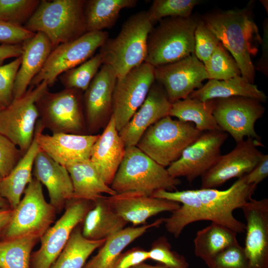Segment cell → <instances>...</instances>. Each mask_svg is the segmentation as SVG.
<instances>
[{
  "label": "cell",
  "mask_w": 268,
  "mask_h": 268,
  "mask_svg": "<svg viewBox=\"0 0 268 268\" xmlns=\"http://www.w3.org/2000/svg\"><path fill=\"white\" fill-rule=\"evenodd\" d=\"M257 186L248 184L244 175L225 190L201 188L170 192L160 190L151 196L182 204L169 217L164 218L167 231L176 238L187 226L201 220L219 224L238 234L245 231V224L237 219L233 212L252 199Z\"/></svg>",
  "instance_id": "1"
},
{
  "label": "cell",
  "mask_w": 268,
  "mask_h": 268,
  "mask_svg": "<svg viewBox=\"0 0 268 268\" xmlns=\"http://www.w3.org/2000/svg\"><path fill=\"white\" fill-rule=\"evenodd\" d=\"M202 20L236 61L241 75L254 83L255 68L252 56L262 39L250 9L229 10L206 14Z\"/></svg>",
  "instance_id": "2"
},
{
  "label": "cell",
  "mask_w": 268,
  "mask_h": 268,
  "mask_svg": "<svg viewBox=\"0 0 268 268\" xmlns=\"http://www.w3.org/2000/svg\"><path fill=\"white\" fill-rule=\"evenodd\" d=\"M84 0H42L26 22L25 28L41 32L53 49L74 40L87 32L84 15Z\"/></svg>",
  "instance_id": "3"
},
{
  "label": "cell",
  "mask_w": 268,
  "mask_h": 268,
  "mask_svg": "<svg viewBox=\"0 0 268 268\" xmlns=\"http://www.w3.org/2000/svg\"><path fill=\"white\" fill-rule=\"evenodd\" d=\"M153 27L146 11L131 15L119 34L100 48L103 64L110 66L117 78L145 62L148 36Z\"/></svg>",
  "instance_id": "4"
},
{
  "label": "cell",
  "mask_w": 268,
  "mask_h": 268,
  "mask_svg": "<svg viewBox=\"0 0 268 268\" xmlns=\"http://www.w3.org/2000/svg\"><path fill=\"white\" fill-rule=\"evenodd\" d=\"M180 182L167 169L134 146L126 148L111 188L117 193L138 192L151 196L160 190L177 191Z\"/></svg>",
  "instance_id": "5"
},
{
  "label": "cell",
  "mask_w": 268,
  "mask_h": 268,
  "mask_svg": "<svg viewBox=\"0 0 268 268\" xmlns=\"http://www.w3.org/2000/svg\"><path fill=\"white\" fill-rule=\"evenodd\" d=\"M198 21L191 16L167 17L159 21L148 36L145 62L156 67L194 54Z\"/></svg>",
  "instance_id": "6"
},
{
  "label": "cell",
  "mask_w": 268,
  "mask_h": 268,
  "mask_svg": "<svg viewBox=\"0 0 268 268\" xmlns=\"http://www.w3.org/2000/svg\"><path fill=\"white\" fill-rule=\"evenodd\" d=\"M202 133L192 123L167 116L150 126L136 146L165 168L178 159L183 151Z\"/></svg>",
  "instance_id": "7"
},
{
  "label": "cell",
  "mask_w": 268,
  "mask_h": 268,
  "mask_svg": "<svg viewBox=\"0 0 268 268\" xmlns=\"http://www.w3.org/2000/svg\"><path fill=\"white\" fill-rule=\"evenodd\" d=\"M36 106L39 121L52 134H88L82 91L65 88L51 92L47 90L37 101Z\"/></svg>",
  "instance_id": "8"
},
{
  "label": "cell",
  "mask_w": 268,
  "mask_h": 268,
  "mask_svg": "<svg viewBox=\"0 0 268 268\" xmlns=\"http://www.w3.org/2000/svg\"><path fill=\"white\" fill-rule=\"evenodd\" d=\"M23 194L13 209L9 223L0 232V238L11 239L27 235L41 238L54 222L57 211L46 201L40 182L33 178Z\"/></svg>",
  "instance_id": "9"
},
{
  "label": "cell",
  "mask_w": 268,
  "mask_h": 268,
  "mask_svg": "<svg viewBox=\"0 0 268 268\" xmlns=\"http://www.w3.org/2000/svg\"><path fill=\"white\" fill-rule=\"evenodd\" d=\"M48 87L46 81L29 86L22 96L14 98L0 111V134L16 145L23 155L33 142L39 119L36 102Z\"/></svg>",
  "instance_id": "10"
},
{
  "label": "cell",
  "mask_w": 268,
  "mask_h": 268,
  "mask_svg": "<svg viewBox=\"0 0 268 268\" xmlns=\"http://www.w3.org/2000/svg\"><path fill=\"white\" fill-rule=\"evenodd\" d=\"M106 31L87 32L79 38L61 44L54 49L29 86L46 81L52 86L57 77L93 56L108 38Z\"/></svg>",
  "instance_id": "11"
},
{
  "label": "cell",
  "mask_w": 268,
  "mask_h": 268,
  "mask_svg": "<svg viewBox=\"0 0 268 268\" xmlns=\"http://www.w3.org/2000/svg\"><path fill=\"white\" fill-rule=\"evenodd\" d=\"M93 205L92 201L80 199L67 201L63 214L41 236L38 250L32 252L30 268H51Z\"/></svg>",
  "instance_id": "12"
},
{
  "label": "cell",
  "mask_w": 268,
  "mask_h": 268,
  "mask_svg": "<svg viewBox=\"0 0 268 268\" xmlns=\"http://www.w3.org/2000/svg\"><path fill=\"white\" fill-rule=\"evenodd\" d=\"M155 81L154 67L146 62L117 78L113 92L112 116L118 132L142 104Z\"/></svg>",
  "instance_id": "13"
},
{
  "label": "cell",
  "mask_w": 268,
  "mask_h": 268,
  "mask_svg": "<svg viewBox=\"0 0 268 268\" xmlns=\"http://www.w3.org/2000/svg\"><path fill=\"white\" fill-rule=\"evenodd\" d=\"M265 111L262 103L257 100L235 96L216 99L213 115L220 130L238 143L245 136L260 140L255 125Z\"/></svg>",
  "instance_id": "14"
},
{
  "label": "cell",
  "mask_w": 268,
  "mask_h": 268,
  "mask_svg": "<svg viewBox=\"0 0 268 268\" xmlns=\"http://www.w3.org/2000/svg\"><path fill=\"white\" fill-rule=\"evenodd\" d=\"M227 137L228 134L221 130L202 133L183 151L179 158L168 167V173L176 178L185 177L191 183L216 163Z\"/></svg>",
  "instance_id": "15"
},
{
  "label": "cell",
  "mask_w": 268,
  "mask_h": 268,
  "mask_svg": "<svg viewBox=\"0 0 268 268\" xmlns=\"http://www.w3.org/2000/svg\"><path fill=\"white\" fill-rule=\"evenodd\" d=\"M155 81L163 87L171 103L187 98L207 79L203 64L195 54L175 62L154 67Z\"/></svg>",
  "instance_id": "16"
},
{
  "label": "cell",
  "mask_w": 268,
  "mask_h": 268,
  "mask_svg": "<svg viewBox=\"0 0 268 268\" xmlns=\"http://www.w3.org/2000/svg\"><path fill=\"white\" fill-rule=\"evenodd\" d=\"M260 140L247 137L238 143L230 152L221 155L213 166L201 177L202 189H215L234 178H240L250 172L263 153L258 147Z\"/></svg>",
  "instance_id": "17"
},
{
  "label": "cell",
  "mask_w": 268,
  "mask_h": 268,
  "mask_svg": "<svg viewBox=\"0 0 268 268\" xmlns=\"http://www.w3.org/2000/svg\"><path fill=\"white\" fill-rule=\"evenodd\" d=\"M117 78L112 67L103 64L83 95L84 118L90 134L105 127L112 115Z\"/></svg>",
  "instance_id": "18"
},
{
  "label": "cell",
  "mask_w": 268,
  "mask_h": 268,
  "mask_svg": "<svg viewBox=\"0 0 268 268\" xmlns=\"http://www.w3.org/2000/svg\"><path fill=\"white\" fill-rule=\"evenodd\" d=\"M241 208L246 221L243 248L248 268H268V199H251Z\"/></svg>",
  "instance_id": "19"
},
{
  "label": "cell",
  "mask_w": 268,
  "mask_h": 268,
  "mask_svg": "<svg viewBox=\"0 0 268 268\" xmlns=\"http://www.w3.org/2000/svg\"><path fill=\"white\" fill-rule=\"evenodd\" d=\"M44 128L38 120L34 137L40 150L65 167L90 159L92 148L99 134L42 133Z\"/></svg>",
  "instance_id": "20"
},
{
  "label": "cell",
  "mask_w": 268,
  "mask_h": 268,
  "mask_svg": "<svg viewBox=\"0 0 268 268\" xmlns=\"http://www.w3.org/2000/svg\"><path fill=\"white\" fill-rule=\"evenodd\" d=\"M171 103L163 87L155 81L142 104L119 132L125 147L136 146L150 126L169 116Z\"/></svg>",
  "instance_id": "21"
},
{
  "label": "cell",
  "mask_w": 268,
  "mask_h": 268,
  "mask_svg": "<svg viewBox=\"0 0 268 268\" xmlns=\"http://www.w3.org/2000/svg\"><path fill=\"white\" fill-rule=\"evenodd\" d=\"M106 199L119 216L134 226L145 224L150 217L160 212H172L181 205L176 201L153 197L138 192L117 193L106 197Z\"/></svg>",
  "instance_id": "22"
},
{
  "label": "cell",
  "mask_w": 268,
  "mask_h": 268,
  "mask_svg": "<svg viewBox=\"0 0 268 268\" xmlns=\"http://www.w3.org/2000/svg\"><path fill=\"white\" fill-rule=\"evenodd\" d=\"M32 175L47 188L50 203L60 212L72 199L73 186L67 168L41 150L36 155Z\"/></svg>",
  "instance_id": "23"
},
{
  "label": "cell",
  "mask_w": 268,
  "mask_h": 268,
  "mask_svg": "<svg viewBox=\"0 0 268 268\" xmlns=\"http://www.w3.org/2000/svg\"><path fill=\"white\" fill-rule=\"evenodd\" d=\"M126 148L111 116L93 144L90 158L101 179L109 186L123 159Z\"/></svg>",
  "instance_id": "24"
},
{
  "label": "cell",
  "mask_w": 268,
  "mask_h": 268,
  "mask_svg": "<svg viewBox=\"0 0 268 268\" xmlns=\"http://www.w3.org/2000/svg\"><path fill=\"white\" fill-rule=\"evenodd\" d=\"M21 63L13 87V99L22 96L33 78L39 72L53 50L48 37L37 32L22 43Z\"/></svg>",
  "instance_id": "25"
},
{
  "label": "cell",
  "mask_w": 268,
  "mask_h": 268,
  "mask_svg": "<svg viewBox=\"0 0 268 268\" xmlns=\"http://www.w3.org/2000/svg\"><path fill=\"white\" fill-rule=\"evenodd\" d=\"M82 222V235L93 241L106 239L128 223L113 209L104 196L93 201Z\"/></svg>",
  "instance_id": "26"
},
{
  "label": "cell",
  "mask_w": 268,
  "mask_h": 268,
  "mask_svg": "<svg viewBox=\"0 0 268 268\" xmlns=\"http://www.w3.org/2000/svg\"><path fill=\"white\" fill-rule=\"evenodd\" d=\"M235 96L250 98L261 103L265 102L267 99L265 93L260 90L257 85L250 82L242 75L226 80H209L188 97L206 101Z\"/></svg>",
  "instance_id": "27"
},
{
  "label": "cell",
  "mask_w": 268,
  "mask_h": 268,
  "mask_svg": "<svg viewBox=\"0 0 268 268\" xmlns=\"http://www.w3.org/2000/svg\"><path fill=\"white\" fill-rule=\"evenodd\" d=\"M164 223V218L138 227H129L113 234L106 239L98 253L83 268H113L122 251L134 240L153 227Z\"/></svg>",
  "instance_id": "28"
},
{
  "label": "cell",
  "mask_w": 268,
  "mask_h": 268,
  "mask_svg": "<svg viewBox=\"0 0 268 268\" xmlns=\"http://www.w3.org/2000/svg\"><path fill=\"white\" fill-rule=\"evenodd\" d=\"M40 150L34 137L30 146L17 164L0 182V194L7 200L12 209L18 204L25 189L33 178L34 162Z\"/></svg>",
  "instance_id": "29"
},
{
  "label": "cell",
  "mask_w": 268,
  "mask_h": 268,
  "mask_svg": "<svg viewBox=\"0 0 268 268\" xmlns=\"http://www.w3.org/2000/svg\"><path fill=\"white\" fill-rule=\"evenodd\" d=\"M72 186V199L94 201L103 194L113 196L117 194L101 179L89 160L77 162L66 167Z\"/></svg>",
  "instance_id": "30"
},
{
  "label": "cell",
  "mask_w": 268,
  "mask_h": 268,
  "mask_svg": "<svg viewBox=\"0 0 268 268\" xmlns=\"http://www.w3.org/2000/svg\"><path fill=\"white\" fill-rule=\"evenodd\" d=\"M215 102V99L201 101L187 97L172 103L169 116L182 122L194 123L201 132L221 130L213 115Z\"/></svg>",
  "instance_id": "31"
},
{
  "label": "cell",
  "mask_w": 268,
  "mask_h": 268,
  "mask_svg": "<svg viewBox=\"0 0 268 268\" xmlns=\"http://www.w3.org/2000/svg\"><path fill=\"white\" fill-rule=\"evenodd\" d=\"M136 0H88L84 7L87 32L101 31L112 27L124 8L135 6Z\"/></svg>",
  "instance_id": "32"
},
{
  "label": "cell",
  "mask_w": 268,
  "mask_h": 268,
  "mask_svg": "<svg viewBox=\"0 0 268 268\" xmlns=\"http://www.w3.org/2000/svg\"><path fill=\"white\" fill-rule=\"evenodd\" d=\"M237 233L214 222L198 231L194 239L195 254L207 266L226 248L237 243Z\"/></svg>",
  "instance_id": "33"
},
{
  "label": "cell",
  "mask_w": 268,
  "mask_h": 268,
  "mask_svg": "<svg viewBox=\"0 0 268 268\" xmlns=\"http://www.w3.org/2000/svg\"><path fill=\"white\" fill-rule=\"evenodd\" d=\"M105 241L106 239L93 241L85 238L78 225L51 268H83L89 256L102 246Z\"/></svg>",
  "instance_id": "34"
},
{
  "label": "cell",
  "mask_w": 268,
  "mask_h": 268,
  "mask_svg": "<svg viewBox=\"0 0 268 268\" xmlns=\"http://www.w3.org/2000/svg\"><path fill=\"white\" fill-rule=\"evenodd\" d=\"M40 239L34 235L0 238V268H30L32 250Z\"/></svg>",
  "instance_id": "35"
},
{
  "label": "cell",
  "mask_w": 268,
  "mask_h": 268,
  "mask_svg": "<svg viewBox=\"0 0 268 268\" xmlns=\"http://www.w3.org/2000/svg\"><path fill=\"white\" fill-rule=\"evenodd\" d=\"M102 65L101 57L98 53L60 75L61 82L65 88L85 91Z\"/></svg>",
  "instance_id": "36"
},
{
  "label": "cell",
  "mask_w": 268,
  "mask_h": 268,
  "mask_svg": "<svg viewBox=\"0 0 268 268\" xmlns=\"http://www.w3.org/2000/svg\"><path fill=\"white\" fill-rule=\"evenodd\" d=\"M204 66L209 80H226L241 75L236 61L220 42Z\"/></svg>",
  "instance_id": "37"
},
{
  "label": "cell",
  "mask_w": 268,
  "mask_h": 268,
  "mask_svg": "<svg viewBox=\"0 0 268 268\" xmlns=\"http://www.w3.org/2000/svg\"><path fill=\"white\" fill-rule=\"evenodd\" d=\"M199 2L198 0H154L146 12L153 24L167 17H188Z\"/></svg>",
  "instance_id": "38"
},
{
  "label": "cell",
  "mask_w": 268,
  "mask_h": 268,
  "mask_svg": "<svg viewBox=\"0 0 268 268\" xmlns=\"http://www.w3.org/2000/svg\"><path fill=\"white\" fill-rule=\"evenodd\" d=\"M40 1L0 0V21L22 26L32 16Z\"/></svg>",
  "instance_id": "39"
},
{
  "label": "cell",
  "mask_w": 268,
  "mask_h": 268,
  "mask_svg": "<svg viewBox=\"0 0 268 268\" xmlns=\"http://www.w3.org/2000/svg\"><path fill=\"white\" fill-rule=\"evenodd\" d=\"M148 252V259L161 263L169 268H188L185 258L171 249L166 237H160L152 244Z\"/></svg>",
  "instance_id": "40"
},
{
  "label": "cell",
  "mask_w": 268,
  "mask_h": 268,
  "mask_svg": "<svg viewBox=\"0 0 268 268\" xmlns=\"http://www.w3.org/2000/svg\"><path fill=\"white\" fill-rule=\"evenodd\" d=\"M219 41L202 20L198 21L195 31V55L203 65L209 59Z\"/></svg>",
  "instance_id": "41"
},
{
  "label": "cell",
  "mask_w": 268,
  "mask_h": 268,
  "mask_svg": "<svg viewBox=\"0 0 268 268\" xmlns=\"http://www.w3.org/2000/svg\"><path fill=\"white\" fill-rule=\"evenodd\" d=\"M208 268H248L244 248L239 243L218 254L207 265Z\"/></svg>",
  "instance_id": "42"
},
{
  "label": "cell",
  "mask_w": 268,
  "mask_h": 268,
  "mask_svg": "<svg viewBox=\"0 0 268 268\" xmlns=\"http://www.w3.org/2000/svg\"><path fill=\"white\" fill-rule=\"evenodd\" d=\"M21 56L0 66V106L5 107L13 99V87Z\"/></svg>",
  "instance_id": "43"
},
{
  "label": "cell",
  "mask_w": 268,
  "mask_h": 268,
  "mask_svg": "<svg viewBox=\"0 0 268 268\" xmlns=\"http://www.w3.org/2000/svg\"><path fill=\"white\" fill-rule=\"evenodd\" d=\"M23 154L18 147L0 134V176H6L20 160Z\"/></svg>",
  "instance_id": "44"
},
{
  "label": "cell",
  "mask_w": 268,
  "mask_h": 268,
  "mask_svg": "<svg viewBox=\"0 0 268 268\" xmlns=\"http://www.w3.org/2000/svg\"><path fill=\"white\" fill-rule=\"evenodd\" d=\"M35 34L22 26L0 21V42L3 44H20Z\"/></svg>",
  "instance_id": "45"
},
{
  "label": "cell",
  "mask_w": 268,
  "mask_h": 268,
  "mask_svg": "<svg viewBox=\"0 0 268 268\" xmlns=\"http://www.w3.org/2000/svg\"><path fill=\"white\" fill-rule=\"evenodd\" d=\"M148 259L147 251L139 248H134L121 254L117 259L113 268H132Z\"/></svg>",
  "instance_id": "46"
},
{
  "label": "cell",
  "mask_w": 268,
  "mask_h": 268,
  "mask_svg": "<svg viewBox=\"0 0 268 268\" xmlns=\"http://www.w3.org/2000/svg\"><path fill=\"white\" fill-rule=\"evenodd\" d=\"M268 176V155L264 154L253 169L245 175L248 184L256 186L267 178Z\"/></svg>",
  "instance_id": "47"
},
{
  "label": "cell",
  "mask_w": 268,
  "mask_h": 268,
  "mask_svg": "<svg viewBox=\"0 0 268 268\" xmlns=\"http://www.w3.org/2000/svg\"><path fill=\"white\" fill-rule=\"evenodd\" d=\"M268 19L264 21V35L262 39V54L257 66V70L262 72L265 75L268 74Z\"/></svg>",
  "instance_id": "48"
},
{
  "label": "cell",
  "mask_w": 268,
  "mask_h": 268,
  "mask_svg": "<svg viewBox=\"0 0 268 268\" xmlns=\"http://www.w3.org/2000/svg\"><path fill=\"white\" fill-rule=\"evenodd\" d=\"M23 52L22 44H3L0 45V66L9 58L21 57Z\"/></svg>",
  "instance_id": "49"
},
{
  "label": "cell",
  "mask_w": 268,
  "mask_h": 268,
  "mask_svg": "<svg viewBox=\"0 0 268 268\" xmlns=\"http://www.w3.org/2000/svg\"><path fill=\"white\" fill-rule=\"evenodd\" d=\"M12 212L13 209L10 207L0 208V232L9 223Z\"/></svg>",
  "instance_id": "50"
},
{
  "label": "cell",
  "mask_w": 268,
  "mask_h": 268,
  "mask_svg": "<svg viewBox=\"0 0 268 268\" xmlns=\"http://www.w3.org/2000/svg\"><path fill=\"white\" fill-rule=\"evenodd\" d=\"M132 268H169L163 265L152 266V265L146 264L142 263Z\"/></svg>",
  "instance_id": "51"
},
{
  "label": "cell",
  "mask_w": 268,
  "mask_h": 268,
  "mask_svg": "<svg viewBox=\"0 0 268 268\" xmlns=\"http://www.w3.org/2000/svg\"><path fill=\"white\" fill-rule=\"evenodd\" d=\"M9 207L10 206L8 201L0 194V208Z\"/></svg>",
  "instance_id": "52"
},
{
  "label": "cell",
  "mask_w": 268,
  "mask_h": 268,
  "mask_svg": "<svg viewBox=\"0 0 268 268\" xmlns=\"http://www.w3.org/2000/svg\"><path fill=\"white\" fill-rule=\"evenodd\" d=\"M4 107L0 106V111Z\"/></svg>",
  "instance_id": "53"
},
{
  "label": "cell",
  "mask_w": 268,
  "mask_h": 268,
  "mask_svg": "<svg viewBox=\"0 0 268 268\" xmlns=\"http://www.w3.org/2000/svg\"><path fill=\"white\" fill-rule=\"evenodd\" d=\"M2 178L0 176V182L1 181Z\"/></svg>",
  "instance_id": "54"
}]
</instances>
